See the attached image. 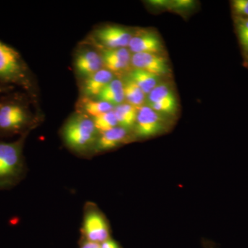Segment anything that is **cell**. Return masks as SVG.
I'll return each instance as SVG.
<instances>
[{"instance_id":"5","label":"cell","mask_w":248,"mask_h":248,"mask_svg":"<svg viewBox=\"0 0 248 248\" xmlns=\"http://www.w3.org/2000/svg\"><path fill=\"white\" fill-rule=\"evenodd\" d=\"M135 126L138 137L149 138L164 130V122L160 114L148 106H143L138 109Z\"/></svg>"},{"instance_id":"21","label":"cell","mask_w":248,"mask_h":248,"mask_svg":"<svg viewBox=\"0 0 248 248\" xmlns=\"http://www.w3.org/2000/svg\"><path fill=\"white\" fill-rule=\"evenodd\" d=\"M153 110L156 111L159 114H166V115H173L177 110V102H160L155 104H148Z\"/></svg>"},{"instance_id":"10","label":"cell","mask_w":248,"mask_h":248,"mask_svg":"<svg viewBox=\"0 0 248 248\" xmlns=\"http://www.w3.org/2000/svg\"><path fill=\"white\" fill-rule=\"evenodd\" d=\"M76 67L80 75L88 78L104 68L102 55L94 50L83 52L76 58Z\"/></svg>"},{"instance_id":"19","label":"cell","mask_w":248,"mask_h":248,"mask_svg":"<svg viewBox=\"0 0 248 248\" xmlns=\"http://www.w3.org/2000/svg\"><path fill=\"white\" fill-rule=\"evenodd\" d=\"M93 121L97 131L101 133L108 131L118 125L113 110L93 117Z\"/></svg>"},{"instance_id":"4","label":"cell","mask_w":248,"mask_h":248,"mask_svg":"<svg viewBox=\"0 0 248 248\" xmlns=\"http://www.w3.org/2000/svg\"><path fill=\"white\" fill-rule=\"evenodd\" d=\"M29 121V114L21 104L9 102L0 105V133H19L27 126Z\"/></svg>"},{"instance_id":"6","label":"cell","mask_w":248,"mask_h":248,"mask_svg":"<svg viewBox=\"0 0 248 248\" xmlns=\"http://www.w3.org/2000/svg\"><path fill=\"white\" fill-rule=\"evenodd\" d=\"M131 64L135 69L143 70L159 76L169 74L170 71L167 60L159 54H133Z\"/></svg>"},{"instance_id":"27","label":"cell","mask_w":248,"mask_h":248,"mask_svg":"<svg viewBox=\"0 0 248 248\" xmlns=\"http://www.w3.org/2000/svg\"><path fill=\"white\" fill-rule=\"evenodd\" d=\"M0 105H1V103H0Z\"/></svg>"},{"instance_id":"9","label":"cell","mask_w":248,"mask_h":248,"mask_svg":"<svg viewBox=\"0 0 248 248\" xmlns=\"http://www.w3.org/2000/svg\"><path fill=\"white\" fill-rule=\"evenodd\" d=\"M84 232L89 241L103 243L109 238L108 227L102 215L97 212L88 213L84 218Z\"/></svg>"},{"instance_id":"17","label":"cell","mask_w":248,"mask_h":248,"mask_svg":"<svg viewBox=\"0 0 248 248\" xmlns=\"http://www.w3.org/2000/svg\"><path fill=\"white\" fill-rule=\"evenodd\" d=\"M148 104L155 103L177 102L174 93L170 86L166 83H160L147 96Z\"/></svg>"},{"instance_id":"18","label":"cell","mask_w":248,"mask_h":248,"mask_svg":"<svg viewBox=\"0 0 248 248\" xmlns=\"http://www.w3.org/2000/svg\"><path fill=\"white\" fill-rule=\"evenodd\" d=\"M83 102L85 111L89 115L93 116V117L110 112L114 109V106L112 104L101 100L94 101L87 98L85 99Z\"/></svg>"},{"instance_id":"12","label":"cell","mask_w":248,"mask_h":248,"mask_svg":"<svg viewBox=\"0 0 248 248\" xmlns=\"http://www.w3.org/2000/svg\"><path fill=\"white\" fill-rule=\"evenodd\" d=\"M127 136L128 133L126 129L120 126L115 127L108 131L101 133L96 147L98 151H100L112 149L120 146L122 142L125 141Z\"/></svg>"},{"instance_id":"7","label":"cell","mask_w":248,"mask_h":248,"mask_svg":"<svg viewBox=\"0 0 248 248\" xmlns=\"http://www.w3.org/2000/svg\"><path fill=\"white\" fill-rule=\"evenodd\" d=\"M98 40L106 48H128L133 35L125 28L109 25L99 29L96 33Z\"/></svg>"},{"instance_id":"22","label":"cell","mask_w":248,"mask_h":248,"mask_svg":"<svg viewBox=\"0 0 248 248\" xmlns=\"http://www.w3.org/2000/svg\"><path fill=\"white\" fill-rule=\"evenodd\" d=\"M238 35L241 45L248 51V18H241L237 24Z\"/></svg>"},{"instance_id":"15","label":"cell","mask_w":248,"mask_h":248,"mask_svg":"<svg viewBox=\"0 0 248 248\" xmlns=\"http://www.w3.org/2000/svg\"><path fill=\"white\" fill-rule=\"evenodd\" d=\"M130 78L138 84L146 96L159 84L160 76L140 69H134Z\"/></svg>"},{"instance_id":"16","label":"cell","mask_w":248,"mask_h":248,"mask_svg":"<svg viewBox=\"0 0 248 248\" xmlns=\"http://www.w3.org/2000/svg\"><path fill=\"white\" fill-rule=\"evenodd\" d=\"M124 97L128 104L138 109L143 107L146 95L131 78H129L124 81Z\"/></svg>"},{"instance_id":"1","label":"cell","mask_w":248,"mask_h":248,"mask_svg":"<svg viewBox=\"0 0 248 248\" xmlns=\"http://www.w3.org/2000/svg\"><path fill=\"white\" fill-rule=\"evenodd\" d=\"M22 141L0 142V189L17 182L22 175Z\"/></svg>"},{"instance_id":"24","label":"cell","mask_w":248,"mask_h":248,"mask_svg":"<svg viewBox=\"0 0 248 248\" xmlns=\"http://www.w3.org/2000/svg\"><path fill=\"white\" fill-rule=\"evenodd\" d=\"M101 248H119L117 244L112 240L108 239L101 244Z\"/></svg>"},{"instance_id":"2","label":"cell","mask_w":248,"mask_h":248,"mask_svg":"<svg viewBox=\"0 0 248 248\" xmlns=\"http://www.w3.org/2000/svg\"><path fill=\"white\" fill-rule=\"evenodd\" d=\"M27 71L20 54L0 41V81L27 86Z\"/></svg>"},{"instance_id":"14","label":"cell","mask_w":248,"mask_h":248,"mask_svg":"<svg viewBox=\"0 0 248 248\" xmlns=\"http://www.w3.org/2000/svg\"><path fill=\"white\" fill-rule=\"evenodd\" d=\"M113 111L120 127L128 130L135 125L138 112L137 108L127 103L116 106Z\"/></svg>"},{"instance_id":"3","label":"cell","mask_w":248,"mask_h":248,"mask_svg":"<svg viewBox=\"0 0 248 248\" xmlns=\"http://www.w3.org/2000/svg\"><path fill=\"white\" fill-rule=\"evenodd\" d=\"M97 129L93 120L86 116H78L70 120L63 129L67 144L75 149H83L95 140Z\"/></svg>"},{"instance_id":"20","label":"cell","mask_w":248,"mask_h":248,"mask_svg":"<svg viewBox=\"0 0 248 248\" xmlns=\"http://www.w3.org/2000/svg\"><path fill=\"white\" fill-rule=\"evenodd\" d=\"M102 58L104 60H114L131 63L130 51L128 48H104L102 50Z\"/></svg>"},{"instance_id":"25","label":"cell","mask_w":248,"mask_h":248,"mask_svg":"<svg viewBox=\"0 0 248 248\" xmlns=\"http://www.w3.org/2000/svg\"><path fill=\"white\" fill-rule=\"evenodd\" d=\"M81 248H101V245L99 243L88 241Z\"/></svg>"},{"instance_id":"26","label":"cell","mask_w":248,"mask_h":248,"mask_svg":"<svg viewBox=\"0 0 248 248\" xmlns=\"http://www.w3.org/2000/svg\"><path fill=\"white\" fill-rule=\"evenodd\" d=\"M192 4V1H177V5L179 6L180 8L182 7H189L190 5Z\"/></svg>"},{"instance_id":"11","label":"cell","mask_w":248,"mask_h":248,"mask_svg":"<svg viewBox=\"0 0 248 248\" xmlns=\"http://www.w3.org/2000/svg\"><path fill=\"white\" fill-rule=\"evenodd\" d=\"M113 73L102 68L92 76L88 77L84 85V92L89 97H97L99 93L114 79Z\"/></svg>"},{"instance_id":"8","label":"cell","mask_w":248,"mask_h":248,"mask_svg":"<svg viewBox=\"0 0 248 248\" xmlns=\"http://www.w3.org/2000/svg\"><path fill=\"white\" fill-rule=\"evenodd\" d=\"M128 48L133 54H159L164 46L159 36L155 32L143 31L132 37Z\"/></svg>"},{"instance_id":"23","label":"cell","mask_w":248,"mask_h":248,"mask_svg":"<svg viewBox=\"0 0 248 248\" xmlns=\"http://www.w3.org/2000/svg\"><path fill=\"white\" fill-rule=\"evenodd\" d=\"M232 6L236 14L248 18V0H235Z\"/></svg>"},{"instance_id":"13","label":"cell","mask_w":248,"mask_h":248,"mask_svg":"<svg viewBox=\"0 0 248 248\" xmlns=\"http://www.w3.org/2000/svg\"><path fill=\"white\" fill-rule=\"evenodd\" d=\"M97 98L98 100L108 103L112 106L123 104L125 100L123 81L119 79H112L99 93Z\"/></svg>"}]
</instances>
